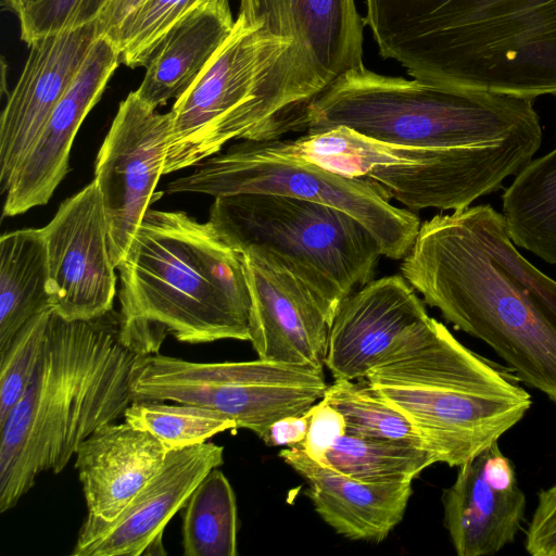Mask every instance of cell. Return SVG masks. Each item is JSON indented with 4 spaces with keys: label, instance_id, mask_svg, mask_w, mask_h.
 Segmentation results:
<instances>
[{
    "label": "cell",
    "instance_id": "f1b7e54d",
    "mask_svg": "<svg viewBox=\"0 0 556 556\" xmlns=\"http://www.w3.org/2000/svg\"><path fill=\"white\" fill-rule=\"evenodd\" d=\"M323 399L342 414L348 434L400 440L425 447L408 419L375 393L366 380H334Z\"/></svg>",
    "mask_w": 556,
    "mask_h": 556
},
{
    "label": "cell",
    "instance_id": "8d00e7d4",
    "mask_svg": "<svg viewBox=\"0 0 556 556\" xmlns=\"http://www.w3.org/2000/svg\"><path fill=\"white\" fill-rule=\"evenodd\" d=\"M28 0H2L4 7L14 12L15 14H17V12L23 8V5L27 2Z\"/></svg>",
    "mask_w": 556,
    "mask_h": 556
},
{
    "label": "cell",
    "instance_id": "d590c367",
    "mask_svg": "<svg viewBox=\"0 0 556 556\" xmlns=\"http://www.w3.org/2000/svg\"><path fill=\"white\" fill-rule=\"evenodd\" d=\"M146 0H110L96 21L98 34L111 37L125 20L137 11Z\"/></svg>",
    "mask_w": 556,
    "mask_h": 556
},
{
    "label": "cell",
    "instance_id": "4fadbf2b",
    "mask_svg": "<svg viewBox=\"0 0 556 556\" xmlns=\"http://www.w3.org/2000/svg\"><path fill=\"white\" fill-rule=\"evenodd\" d=\"M41 229L53 311L66 320L94 319L112 311L116 268L98 182L93 179L67 198Z\"/></svg>",
    "mask_w": 556,
    "mask_h": 556
},
{
    "label": "cell",
    "instance_id": "836d02e7",
    "mask_svg": "<svg viewBox=\"0 0 556 556\" xmlns=\"http://www.w3.org/2000/svg\"><path fill=\"white\" fill-rule=\"evenodd\" d=\"M525 548L532 556H556V484L538 494L526 530Z\"/></svg>",
    "mask_w": 556,
    "mask_h": 556
},
{
    "label": "cell",
    "instance_id": "8fae6325",
    "mask_svg": "<svg viewBox=\"0 0 556 556\" xmlns=\"http://www.w3.org/2000/svg\"><path fill=\"white\" fill-rule=\"evenodd\" d=\"M134 400L172 401L222 413L262 440L278 419L308 410L328 384L323 368L263 359L198 363L160 353L137 356Z\"/></svg>",
    "mask_w": 556,
    "mask_h": 556
},
{
    "label": "cell",
    "instance_id": "9a60e30c",
    "mask_svg": "<svg viewBox=\"0 0 556 556\" xmlns=\"http://www.w3.org/2000/svg\"><path fill=\"white\" fill-rule=\"evenodd\" d=\"M223 463L224 447L210 442L168 452L162 467L115 519L87 515L71 555H143L204 477Z\"/></svg>",
    "mask_w": 556,
    "mask_h": 556
},
{
    "label": "cell",
    "instance_id": "e0dca14e",
    "mask_svg": "<svg viewBox=\"0 0 556 556\" xmlns=\"http://www.w3.org/2000/svg\"><path fill=\"white\" fill-rule=\"evenodd\" d=\"M121 64L115 45L99 36L4 192L3 216L47 204L70 169L75 136Z\"/></svg>",
    "mask_w": 556,
    "mask_h": 556
},
{
    "label": "cell",
    "instance_id": "f546056e",
    "mask_svg": "<svg viewBox=\"0 0 556 556\" xmlns=\"http://www.w3.org/2000/svg\"><path fill=\"white\" fill-rule=\"evenodd\" d=\"M214 1L146 0L108 39L117 48L122 64L131 68L146 66L173 27Z\"/></svg>",
    "mask_w": 556,
    "mask_h": 556
},
{
    "label": "cell",
    "instance_id": "ba28073f",
    "mask_svg": "<svg viewBox=\"0 0 556 556\" xmlns=\"http://www.w3.org/2000/svg\"><path fill=\"white\" fill-rule=\"evenodd\" d=\"M208 222L232 249L301 279L333 316L345 298L372 280L383 256L374 235L349 213L287 195L217 197Z\"/></svg>",
    "mask_w": 556,
    "mask_h": 556
},
{
    "label": "cell",
    "instance_id": "4dcf8cb0",
    "mask_svg": "<svg viewBox=\"0 0 556 556\" xmlns=\"http://www.w3.org/2000/svg\"><path fill=\"white\" fill-rule=\"evenodd\" d=\"M53 308L27 323L0 354V426L24 394L36 368Z\"/></svg>",
    "mask_w": 556,
    "mask_h": 556
},
{
    "label": "cell",
    "instance_id": "9c48e42d",
    "mask_svg": "<svg viewBox=\"0 0 556 556\" xmlns=\"http://www.w3.org/2000/svg\"><path fill=\"white\" fill-rule=\"evenodd\" d=\"M542 139H519L492 147L441 149L392 144L339 126L296 139L262 141L273 152L301 159L350 177L380 185L410 211L459 210L497 191L517 175Z\"/></svg>",
    "mask_w": 556,
    "mask_h": 556
},
{
    "label": "cell",
    "instance_id": "d6a6232c",
    "mask_svg": "<svg viewBox=\"0 0 556 556\" xmlns=\"http://www.w3.org/2000/svg\"><path fill=\"white\" fill-rule=\"evenodd\" d=\"M307 433L301 447L316 463L326 466L327 454L346 433L342 414L327 401L320 399L309 408Z\"/></svg>",
    "mask_w": 556,
    "mask_h": 556
},
{
    "label": "cell",
    "instance_id": "5bb4252c",
    "mask_svg": "<svg viewBox=\"0 0 556 556\" xmlns=\"http://www.w3.org/2000/svg\"><path fill=\"white\" fill-rule=\"evenodd\" d=\"M242 255L251 294L250 342L258 358L323 368L334 316L290 271Z\"/></svg>",
    "mask_w": 556,
    "mask_h": 556
},
{
    "label": "cell",
    "instance_id": "ac0fdd59",
    "mask_svg": "<svg viewBox=\"0 0 556 556\" xmlns=\"http://www.w3.org/2000/svg\"><path fill=\"white\" fill-rule=\"evenodd\" d=\"M442 502L444 526L458 556L498 553L515 541L525 520L526 495L497 442L458 466Z\"/></svg>",
    "mask_w": 556,
    "mask_h": 556
},
{
    "label": "cell",
    "instance_id": "8992f818",
    "mask_svg": "<svg viewBox=\"0 0 556 556\" xmlns=\"http://www.w3.org/2000/svg\"><path fill=\"white\" fill-rule=\"evenodd\" d=\"M402 413L435 463L458 467L497 442L532 405L508 369L432 318L363 378Z\"/></svg>",
    "mask_w": 556,
    "mask_h": 556
},
{
    "label": "cell",
    "instance_id": "5b68a950",
    "mask_svg": "<svg viewBox=\"0 0 556 556\" xmlns=\"http://www.w3.org/2000/svg\"><path fill=\"white\" fill-rule=\"evenodd\" d=\"M321 92L291 38L238 11L231 31L169 111L164 175L197 165L231 140L305 131Z\"/></svg>",
    "mask_w": 556,
    "mask_h": 556
},
{
    "label": "cell",
    "instance_id": "52a82bcc",
    "mask_svg": "<svg viewBox=\"0 0 556 556\" xmlns=\"http://www.w3.org/2000/svg\"><path fill=\"white\" fill-rule=\"evenodd\" d=\"M306 122L309 135L344 126L377 141L422 148L542 139L531 99L383 76L366 67L321 91L311 102Z\"/></svg>",
    "mask_w": 556,
    "mask_h": 556
},
{
    "label": "cell",
    "instance_id": "277c9868",
    "mask_svg": "<svg viewBox=\"0 0 556 556\" xmlns=\"http://www.w3.org/2000/svg\"><path fill=\"white\" fill-rule=\"evenodd\" d=\"M119 273V338L138 356L169 336L190 344L250 341L243 255L210 223L149 208Z\"/></svg>",
    "mask_w": 556,
    "mask_h": 556
},
{
    "label": "cell",
    "instance_id": "7c38bea8",
    "mask_svg": "<svg viewBox=\"0 0 556 556\" xmlns=\"http://www.w3.org/2000/svg\"><path fill=\"white\" fill-rule=\"evenodd\" d=\"M169 126V112L157 113L132 91L119 103L98 152L94 180L115 268L126 257L164 175Z\"/></svg>",
    "mask_w": 556,
    "mask_h": 556
},
{
    "label": "cell",
    "instance_id": "6da1fadb",
    "mask_svg": "<svg viewBox=\"0 0 556 556\" xmlns=\"http://www.w3.org/2000/svg\"><path fill=\"white\" fill-rule=\"evenodd\" d=\"M402 260L428 305L556 405V281L517 251L501 213L486 204L434 215Z\"/></svg>",
    "mask_w": 556,
    "mask_h": 556
},
{
    "label": "cell",
    "instance_id": "2e32d148",
    "mask_svg": "<svg viewBox=\"0 0 556 556\" xmlns=\"http://www.w3.org/2000/svg\"><path fill=\"white\" fill-rule=\"evenodd\" d=\"M431 317L402 275L371 280L333 318L325 365L334 380H358Z\"/></svg>",
    "mask_w": 556,
    "mask_h": 556
},
{
    "label": "cell",
    "instance_id": "d4e9b609",
    "mask_svg": "<svg viewBox=\"0 0 556 556\" xmlns=\"http://www.w3.org/2000/svg\"><path fill=\"white\" fill-rule=\"evenodd\" d=\"M511 241L556 265V148L531 160L503 197Z\"/></svg>",
    "mask_w": 556,
    "mask_h": 556
},
{
    "label": "cell",
    "instance_id": "1f68e13d",
    "mask_svg": "<svg viewBox=\"0 0 556 556\" xmlns=\"http://www.w3.org/2000/svg\"><path fill=\"white\" fill-rule=\"evenodd\" d=\"M110 0H28L17 12L21 39H37L94 23Z\"/></svg>",
    "mask_w": 556,
    "mask_h": 556
},
{
    "label": "cell",
    "instance_id": "ffe728a7",
    "mask_svg": "<svg viewBox=\"0 0 556 556\" xmlns=\"http://www.w3.org/2000/svg\"><path fill=\"white\" fill-rule=\"evenodd\" d=\"M239 10L291 38L313 81L324 91L362 70L364 17L354 0H239Z\"/></svg>",
    "mask_w": 556,
    "mask_h": 556
},
{
    "label": "cell",
    "instance_id": "83f0119b",
    "mask_svg": "<svg viewBox=\"0 0 556 556\" xmlns=\"http://www.w3.org/2000/svg\"><path fill=\"white\" fill-rule=\"evenodd\" d=\"M129 425L150 432L167 452L206 442L236 422L219 412L192 404L134 400L124 416Z\"/></svg>",
    "mask_w": 556,
    "mask_h": 556
},
{
    "label": "cell",
    "instance_id": "3957f363",
    "mask_svg": "<svg viewBox=\"0 0 556 556\" xmlns=\"http://www.w3.org/2000/svg\"><path fill=\"white\" fill-rule=\"evenodd\" d=\"M137 356L121 341L118 312L89 320L52 312L31 379L0 426V513L41 472H61L97 429L124 416Z\"/></svg>",
    "mask_w": 556,
    "mask_h": 556
},
{
    "label": "cell",
    "instance_id": "cb8c5ba5",
    "mask_svg": "<svg viewBox=\"0 0 556 556\" xmlns=\"http://www.w3.org/2000/svg\"><path fill=\"white\" fill-rule=\"evenodd\" d=\"M51 307L48 254L42 229L0 239V354L35 316Z\"/></svg>",
    "mask_w": 556,
    "mask_h": 556
},
{
    "label": "cell",
    "instance_id": "d6986e66",
    "mask_svg": "<svg viewBox=\"0 0 556 556\" xmlns=\"http://www.w3.org/2000/svg\"><path fill=\"white\" fill-rule=\"evenodd\" d=\"M99 37L97 23L47 36L29 53L0 121V181L4 191Z\"/></svg>",
    "mask_w": 556,
    "mask_h": 556
},
{
    "label": "cell",
    "instance_id": "e575fe53",
    "mask_svg": "<svg viewBox=\"0 0 556 556\" xmlns=\"http://www.w3.org/2000/svg\"><path fill=\"white\" fill-rule=\"evenodd\" d=\"M309 416L308 409L301 415L276 420L264 437V443L271 446H301L307 433Z\"/></svg>",
    "mask_w": 556,
    "mask_h": 556
},
{
    "label": "cell",
    "instance_id": "4316f807",
    "mask_svg": "<svg viewBox=\"0 0 556 556\" xmlns=\"http://www.w3.org/2000/svg\"><path fill=\"white\" fill-rule=\"evenodd\" d=\"M327 465L365 482H412L435 463L425 447L392 439L345 433L327 454Z\"/></svg>",
    "mask_w": 556,
    "mask_h": 556
},
{
    "label": "cell",
    "instance_id": "44dd1931",
    "mask_svg": "<svg viewBox=\"0 0 556 556\" xmlns=\"http://www.w3.org/2000/svg\"><path fill=\"white\" fill-rule=\"evenodd\" d=\"M279 456L306 481L321 519L350 540L381 542L404 517L412 482L361 481L316 463L301 446L283 448Z\"/></svg>",
    "mask_w": 556,
    "mask_h": 556
},
{
    "label": "cell",
    "instance_id": "484cf974",
    "mask_svg": "<svg viewBox=\"0 0 556 556\" xmlns=\"http://www.w3.org/2000/svg\"><path fill=\"white\" fill-rule=\"evenodd\" d=\"M238 514L229 480L212 469L186 504L182 525L185 556H236Z\"/></svg>",
    "mask_w": 556,
    "mask_h": 556
},
{
    "label": "cell",
    "instance_id": "603a6c76",
    "mask_svg": "<svg viewBox=\"0 0 556 556\" xmlns=\"http://www.w3.org/2000/svg\"><path fill=\"white\" fill-rule=\"evenodd\" d=\"M230 0H216L180 21L166 35L146 65L136 91L156 110L177 100L198 78L232 29Z\"/></svg>",
    "mask_w": 556,
    "mask_h": 556
},
{
    "label": "cell",
    "instance_id": "7402d4cb",
    "mask_svg": "<svg viewBox=\"0 0 556 556\" xmlns=\"http://www.w3.org/2000/svg\"><path fill=\"white\" fill-rule=\"evenodd\" d=\"M167 454L150 432L126 421L97 429L75 454L88 515L115 519L157 472Z\"/></svg>",
    "mask_w": 556,
    "mask_h": 556
},
{
    "label": "cell",
    "instance_id": "30bf717a",
    "mask_svg": "<svg viewBox=\"0 0 556 556\" xmlns=\"http://www.w3.org/2000/svg\"><path fill=\"white\" fill-rule=\"evenodd\" d=\"M179 192L214 198L266 193L327 204L362 223L377 239L382 255L392 260L407 254L420 227L418 216L391 204L376 181L273 152L262 141L243 140L198 163L191 174L167 185L166 193Z\"/></svg>",
    "mask_w": 556,
    "mask_h": 556
},
{
    "label": "cell",
    "instance_id": "7a4b0ae2",
    "mask_svg": "<svg viewBox=\"0 0 556 556\" xmlns=\"http://www.w3.org/2000/svg\"><path fill=\"white\" fill-rule=\"evenodd\" d=\"M379 54L413 78L556 96V0H365Z\"/></svg>",
    "mask_w": 556,
    "mask_h": 556
}]
</instances>
